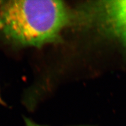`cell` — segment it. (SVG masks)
Returning <instances> with one entry per match:
<instances>
[{
	"instance_id": "obj_1",
	"label": "cell",
	"mask_w": 126,
	"mask_h": 126,
	"mask_svg": "<svg viewBox=\"0 0 126 126\" xmlns=\"http://www.w3.org/2000/svg\"><path fill=\"white\" fill-rule=\"evenodd\" d=\"M64 2L55 0H12L0 2V34L19 46L40 47L60 40L71 23Z\"/></svg>"
},
{
	"instance_id": "obj_2",
	"label": "cell",
	"mask_w": 126,
	"mask_h": 126,
	"mask_svg": "<svg viewBox=\"0 0 126 126\" xmlns=\"http://www.w3.org/2000/svg\"><path fill=\"white\" fill-rule=\"evenodd\" d=\"M71 23L94 28L126 51V0L89 1L71 13Z\"/></svg>"
},
{
	"instance_id": "obj_3",
	"label": "cell",
	"mask_w": 126,
	"mask_h": 126,
	"mask_svg": "<svg viewBox=\"0 0 126 126\" xmlns=\"http://www.w3.org/2000/svg\"><path fill=\"white\" fill-rule=\"evenodd\" d=\"M24 121L25 123V126H43L40 125V124L36 123L35 122H33L31 119H28V118H24Z\"/></svg>"
},
{
	"instance_id": "obj_4",
	"label": "cell",
	"mask_w": 126,
	"mask_h": 126,
	"mask_svg": "<svg viewBox=\"0 0 126 126\" xmlns=\"http://www.w3.org/2000/svg\"><path fill=\"white\" fill-rule=\"evenodd\" d=\"M0 104H1V105H5V103H4V102L3 101L2 98H1V95H0Z\"/></svg>"
}]
</instances>
